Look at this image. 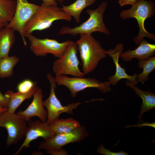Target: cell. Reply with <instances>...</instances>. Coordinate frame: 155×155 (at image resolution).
<instances>
[{"instance_id":"obj_30","label":"cell","mask_w":155,"mask_h":155,"mask_svg":"<svg viewBox=\"0 0 155 155\" xmlns=\"http://www.w3.org/2000/svg\"><path fill=\"white\" fill-rule=\"evenodd\" d=\"M7 107L3 106L0 105V115L7 111Z\"/></svg>"},{"instance_id":"obj_1","label":"cell","mask_w":155,"mask_h":155,"mask_svg":"<svg viewBox=\"0 0 155 155\" xmlns=\"http://www.w3.org/2000/svg\"><path fill=\"white\" fill-rule=\"evenodd\" d=\"M72 17L57 6L48 5L42 2L37 11L25 25L24 36L27 37L35 30L41 31L49 28L55 21H71Z\"/></svg>"},{"instance_id":"obj_13","label":"cell","mask_w":155,"mask_h":155,"mask_svg":"<svg viewBox=\"0 0 155 155\" xmlns=\"http://www.w3.org/2000/svg\"><path fill=\"white\" fill-rule=\"evenodd\" d=\"M123 43H119L114 49H111L106 51V55L112 58L116 69L115 74L109 78V81L111 84L115 86L121 80L125 79L136 86L138 83L137 80V74L135 73L132 75H128L125 72V69L122 68L119 63V58L123 52Z\"/></svg>"},{"instance_id":"obj_14","label":"cell","mask_w":155,"mask_h":155,"mask_svg":"<svg viewBox=\"0 0 155 155\" xmlns=\"http://www.w3.org/2000/svg\"><path fill=\"white\" fill-rule=\"evenodd\" d=\"M32 102L27 108L24 111H20L17 113L22 116L28 121L32 117L36 116L43 122L46 121L47 112L44 108L42 98L43 94L41 88L38 87L34 93Z\"/></svg>"},{"instance_id":"obj_28","label":"cell","mask_w":155,"mask_h":155,"mask_svg":"<svg viewBox=\"0 0 155 155\" xmlns=\"http://www.w3.org/2000/svg\"><path fill=\"white\" fill-rule=\"evenodd\" d=\"M42 2L48 4L57 6V3L55 0H42Z\"/></svg>"},{"instance_id":"obj_2","label":"cell","mask_w":155,"mask_h":155,"mask_svg":"<svg viewBox=\"0 0 155 155\" xmlns=\"http://www.w3.org/2000/svg\"><path fill=\"white\" fill-rule=\"evenodd\" d=\"M79 34L76 43L82 63V72L85 75L94 71L99 61L106 57V51L92 34Z\"/></svg>"},{"instance_id":"obj_31","label":"cell","mask_w":155,"mask_h":155,"mask_svg":"<svg viewBox=\"0 0 155 155\" xmlns=\"http://www.w3.org/2000/svg\"><path fill=\"white\" fill-rule=\"evenodd\" d=\"M56 1H59L60 2H63L65 0H55Z\"/></svg>"},{"instance_id":"obj_17","label":"cell","mask_w":155,"mask_h":155,"mask_svg":"<svg viewBox=\"0 0 155 155\" xmlns=\"http://www.w3.org/2000/svg\"><path fill=\"white\" fill-rule=\"evenodd\" d=\"M38 87L36 86L29 91L25 93L18 91L14 92L11 90L5 92L4 95L9 100L7 112L15 113L16 109L24 101L32 97Z\"/></svg>"},{"instance_id":"obj_8","label":"cell","mask_w":155,"mask_h":155,"mask_svg":"<svg viewBox=\"0 0 155 155\" xmlns=\"http://www.w3.org/2000/svg\"><path fill=\"white\" fill-rule=\"evenodd\" d=\"M46 78L50 85V93L49 97L43 101V105L47 109L46 122L50 124L59 118L60 115L62 113L72 114L73 110L76 109L82 103L73 102L65 106H63L55 94V89L57 85L55 78L50 73L47 74Z\"/></svg>"},{"instance_id":"obj_11","label":"cell","mask_w":155,"mask_h":155,"mask_svg":"<svg viewBox=\"0 0 155 155\" xmlns=\"http://www.w3.org/2000/svg\"><path fill=\"white\" fill-rule=\"evenodd\" d=\"M16 0L17 4L14 14L5 27L17 31L21 37L24 45L26 46L27 42L23 35L24 28L40 5L29 3L27 0Z\"/></svg>"},{"instance_id":"obj_16","label":"cell","mask_w":155,"mask_h":155,"mask_svg":"<svg viewBox=\"0 0 155 155\" xmlns=\"http://www.w3.org/2000/svg\"><path fill=\"white\" fill-rule=\"evenodd\" d=\"M125 83L127 86L133 89L136 94L142 99L143 102L141 106V109L138 117L140 121H142L141 119L144 113H147L149 110L155 107V94L149 90L144 91L140 90L128 81H126Z\"/></svg>"},{"instance_id":"obj_12","label":"cell","mask_w":155,"mask_h":155,"mask_svg":"<svg viewBox=\"0 0 155 155\" xmlns=\"http://www.w3.org/2000/svg\"><path fill=\"white\" fill-rule=\"evenodd\" d=\"M55 135L52 130L50 124L46 121L30 120L27 123L25 139L14 155H18L23 148L29 147L30 142L38 137H41L44 140L52 137Z\"/></svg>"},{"instance_id":"obj_19","label":"cell","mask_w":155,"mask_h":155,"mask_svg":"<svg viewBox=\"0 0 155 155\" xmlns=\"http://www.w3.org/2000/svg\"><path fill=\"white\" fill-rule=\"evenodd\" d=\"M52 130L55 135L69 133L81 125L77 120L72 118L56 119L51 124Z\"/></svg>"},{"instance_id":"obj_26","label":"cell","mask_w":155,"mask_h":155,"mask_svg":"<svg viewBox=\"0 0 155 155\" xmlns=\"http://www.w3.org/2000/svg\"><path fill=\"white\" fill-rule=\"evenodd\" d=\"M138 0H119L118 2L119 5L123 7L127 5L132 6L135 4Z\"/></svg>"},{"instance_id":"obj_9","label":"cell","mask_w":155,"mask_h":155,"mask_svg":"<svg viewBox=\"0 0 155 155\" xmlns=\"http://www.w3.org/2000/svg\"><path fill=\"white\" fill-rule=\"evenodd\" d=\"M27 122L22 116L15 113L6 112L0 115V127L5 128L7 132V146L16 143L25 136Z\"/></svg>"},{"instance_id":"obj_18","label":"cell","mask_w":155,"mask_h":155,"mask_svg":"<svg viewBox=\"0 0 155 155\" xmlns=\"http://www.w3.org/2000/svg\"><path fill=\"white\" fill-rule=\"evenodd\" d=\"M15 30L5 27L0 32V59L9 56V52L15 41Z\"/></svg>"},{"instance_id":"obj_29","label":"cell","mask_w":155,"mask_h":155,"mask_svg":"<svg viewBox=\"0 0 155 155\" xmlns=\"http://www.w3.org/2000/svg\"><path fill=\"white\" fill-rule=\"evenodd\" d=\"M8 23L7 21L0 18V32L2 28L6 26Z\"/></svg>"},{"instance_id":"obj_10","label":"cell","mask_w":155,"mask_h":155,"mask_svg":"<svg viewBox=\"0 0 155 155\" xmlns=\"http://www.w3.org/2000/svg\"><path fill=\"white\" fill-rule=\"evenodd\" d=\"M27 38L30 41V50L36 56L44 57L51 54L57 58L63 54L70 41L59 42L54 39L38 38L32 34Z\"/></svg>"},{"instance_id":"obj_6","label":"cell","mask_w":155,"mask_h":155,"mask_svg":"<svg viewBox=\"0 0 155 155\" xmlns=\"http://www.w3.org/2000/svg\"><path fill=\"white\" fill-rule=\"evenodd\" d=\"M78 51L76 43L70 40L63 54L53 62L52 69L55 76L68 75L81 77L85 76L79 67Z\"/></svg>"},{"instance_id":"obj_15","label":"cell","mask_w":155,"mask_h":155,"mask_svg":"<svg viewBox=\"0 0 155 155\" xmlns=\"http://www.w3.org/2000/svg\"><path fill=\"white\" fill-rule=\"evenodd\" d=\"M136 49L123 52L120 57L124 61L129 62L134 58L139 61H143L153 56L155 54V44L149 43L143 38Z\"/></svg>"},{"instance_id":"obj_7","label":"cell","mask_w":155,"mask_h":155,"mask_svg":"<svg viewBox=\"0 0 155 155\" xmlns=\"http://www.w3.org/2000/svg\"><path fill=\"white\" fill-rule=\"evenodd\" d=\"M55 78L57 85L66 87L73 98L75 97L78 92L88 88H97L103 93H106L111 90V84L109 81L101 82L94 78H71L66 75L56 76Z\"/></svg>"},{"instance_id":"obj_23","label":"cell","mask_w":155,"mask_h":155,"mask_svg":"<svg viewBox=\"0 0 155 155\" xmlns=\"http://www.w3.org/2000/svg\"><path fill=\"white\" fill-rule=\"evenodd\" d=\"M15 0H0V18L9 22L12 19L16 7Z\"/></svg>"},{"instance_id":"obj_3","label":"cell","mask_w":155,"mask_h":155,"mask_svg":"<svg viewBox=\"0 0 155 155\" xmlns=\"http://www.w3.org/2000/svg\"><path fill=\"white\" fill-rule=\"evenodd\" d=\"M155 13V3L152 1L138 0L128 9H124L119 13V16L123 20L131 18L137 20L139 31L137 35L133 39L135 44H139L144 37L155 40L154 34L148 32L145 28V20L154 16Z\"/></svg>"},{"instance_id":"obj_20","label":"cell","mask_w":155,"mask_h":155,"mask_svg":"<svg viewBox=\"0 0 155 155\" xmlns=\"http://www.w3.org/2000/svg\"><path fill=\"white\" fill-rule=\"evenodd\" d=\"M96 1L76 0L69 5H63L60 9L68 15L73 17L75 22L78 24L80 21V15L82 11L86 7L93 4Z\"/></svg>"},{"instance_id":"obj_22","label":"cell","mask_w":155,"mask_h":155,"mask_svg":"<svg viewBox=\"0 0 155 155\" xmlns=\"http://www.w3.org/2000/svg\"><path fill=\"white\" fill-rule=\"evenodd\" d=\"M140 69H143L142 72L137 74V80L142 84L149 79V75L155 69V57L152 56L148 59L139 61L137 64Z\"/></svg>"},{"instance_id":"obj_4","label":"cell","mask_w":155,"mask_h":155,"mask_svg":"<svg viewBox=\"0 0 155 155\" xmlns=\"http://www.w3.org/2000/svg\"><path fill=\"white\" fill-rule=\"evenodd\" d=\"M107 5V1L102 2L95 9H86V12L90 16L88 20L74 27L63 26L57 35L68 34L75 36L82 33L92 34L95 32L109 35L110 31L106 28L103 19V14Z\"/></svg>"},{"instance_id":"obj_21","label":"cell","mask_w":155,"mask_h":155,"mask_svg":"<svg viewBox=\"0 0 155 155\" xmlns=\"http://www.w3.org/2000/svg\"><path fill=\"white\" fill-rule=\"evenodd\" d=\"M19 60L15 55L9 56L0 59V78H9L13 74V69Z\"/></svg>"},{"instance_id":"obj_5","label":"cell","mask_w":155,"mask_h":155,"mask_svg":"<svg viewBox=\"0 0 155 155\" xmlns=\"http://www.w3.org/2000/svg\"><path fill=\"white\" fill-rule=\"evenodd\" d=\"M88 135L85 127L81 125L72 131L66 133L55 135L53 137L41 142L38 148L46 151L52 155H66V150L62 147L71 143L80 142Z\"/></svg>"},{"instance_id":"obj_25","label":"cell","mask_w":155,"mask_h":155,"mask_svg":"<svg viewBox=\"0 0 155 155\" xmlns=\"http://www.w3.org/2000/svg\"><path fill=\"white\" fill-rule=\"evenodd\" d=\"M97 152L98 153H100L106 155H127V153L122 150L119 152H111L109 150L106 149L102 144L100 145L98 148Z\"/></svg>"},{"instance_id":"obj_24","label":"cell","mask_w":155,"mask_h":155,"mask_svg":"<svg viewBox=\"0 0 155 155\" xmlns=\"http://www.w3.org/2000/svg\"><path fill=\"white\" fill-rule=\"evenodd\" d=\"M36 86V82L29 79H26L20 83L17 86L18 91L23 93L28 92Z\"/></svg>"},{"instance_id":"obj_27","label":"cell","mask_w":155,"mask_h":155,"mask_svg":"<svg viewBox=\"0 0 155 155\" xmlns=\"http://www.w3.org/2000/svg\"><path fill=\"white\" fill-rule=\"evenodd\" d=\"M9 99L0 92V105L3 106L7 107Z\"/></svg>"}]
</instances>
